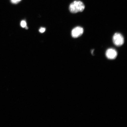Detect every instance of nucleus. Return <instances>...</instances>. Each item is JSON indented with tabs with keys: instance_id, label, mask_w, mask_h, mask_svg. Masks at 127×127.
Masks as SVG:
<instances>
[{
	"instance_id": "0eeeda50",
	"label": "nucleus",
	"mask_w": 127,
	"mask_h": 127,
	"mask_svg": "<svg viewBox=\"0 0 127 127\" xmlns=\"http://www.w3.org/2000/svg\"><path fill=\"white\" fill-rule=\"evenodd\" d=\"M46 30L45 28H41L39 30V31L40 33H44Z\"/></svg>"
},
{
	"instance_id": "39448f33",
	"label": "nucleus",
	"mask_w": 127,
	"mask_h": 127,
	"mask_svg": "<svg viewBox=\"0 0 127 127\" xmlns=\"http://www.w3.org/2000/svg\"><path fill=\"white\" fill-rule=\"evenodd\" d=\"M21 26L23 28H25L27 26V23L25 20H22L21 22Z\"/></svg>"
},
{
	"instance_id": "20e7f679",
	"label": "nucleus",
	"mask_w": 127,
	"mask_h": 127,
	"mask_svg": "<svg viewBox=\"0 0 127 127\" xmlns=\"http://www.w3.org/2000/svg\"><path fill=\"white\" fill-rule=\"evenodd\" d=\"M106 55L107 58L109 59H114L116 58L117 52L115 49L110 48L108 49L106 52Z\"/></svg>"
},
{
	"instance_id": "6e6552de",
	"label": "nucleus",
	"mask_w": 127,
	"mask_h": 127,
	"mask_svg": "<svg viewBox=\"0 0 127 127\" xmlns=\"http://www.w3.org/2000/svg\"><path fill=\"white\" fill-rule=\"evenodd\" d=\"M94 50H92V51L91 52H92V55H93V52H94Z\"/></svg>"
},
{
	"instance_id": "f257e3e1",
	"label": "nucleus",
	"mask_w": 127,
	"mask_h": 127,
	"mask_svg": "<svg viewBox=\"0 0 127 127\" xmlns=\"http://www.w3.org/2000/svg\"><path fill=\"white\" fill-rule=\"evenodd\" d=\"M85 8V5L80 1H75L70 5L69 9L70 11L73 13L82 12Z\"/></svg>"
},
{
	"instance_id": "423d86ee",
	"label": "nucleus",
	"mask_w": 127,
	"mask_h": 127,
	"mask_svg": "<svg viewBox=\"0 0 127 127\" xmlns=\"http://www.w3.org/2000/svg\"><path fill=\"white\" fill-rule=\"evenodd\" d=\"M21 1V0H11V2L14 4H17Z\"/></svg>"
},
{
	"instance_id": "f03ea898",
	"label": "nucleus",
	"mask_w": 127,
	"mask_h": 127,
	"mask_svg": "<svg viewBox=\"0 0 127 127\" xmlns=\"http://www.w3.org/2000/svg\"><path fill=\"white\" fill-rule=\"evenodd\" d=\"M113 41L114 44L118 47L123 45L124 42L123 36L120 33H117L114 34L113 37Z\"/></svg>"
},
{
	"instance_id": "7ed1b4c3",
	"label": "nucleus",
	"mask_w": 127,
	"mask_h": 127,
	"mask_svg": "<svg viewBox=\"0 0 127 127\" xmlns=\"http://www.w3.org/2000/svg\"><path fill=\"white\" fill-rule=\"evenodd\" d=\"M83 29L80 27H77L72 30L71 35L73 37L76 38L79 37L83 34Z\"/></svg>"
}]
</instances>
